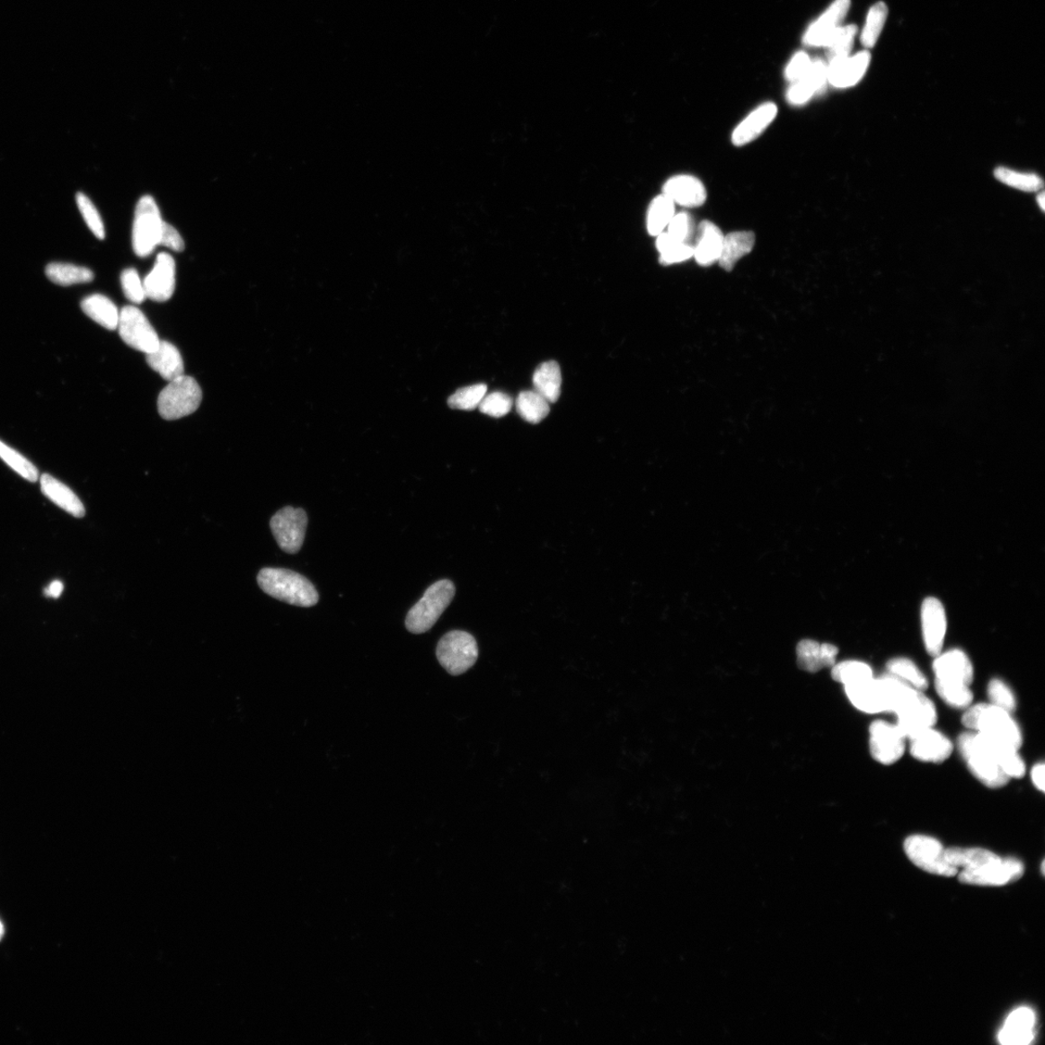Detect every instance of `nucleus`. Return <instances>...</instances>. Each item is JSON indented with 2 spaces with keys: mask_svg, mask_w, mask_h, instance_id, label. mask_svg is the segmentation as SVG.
Returning a JSON list of instances; mask_svg holds the SVG:
<instances>
[{
  "mask_svg": "<svg viewBox=\"0 0 1045 1045\" xmlns=\"http://www.w3.org/2000/svg\"><path fill=\"white\" fill-rule=\"evenodd\" d=\"M662 194L671 199L675 204L694 208L706 203L707 190L703 182L689 174H679L667 181Z\"/></svg>",
  "mask_w": 1045,
  "mask_h": 1045,
  "instance_id": "18",
  "label": "nucleus"
},
{
  "mask_svg": "<svg viewBox=\"0 0 1045 1045\" xmlns=\"http://www.w3.org/2000/svg\"><path fill=\"white\" fill-rule=\"evenodd\" d=\"M936 681L970 686L974 679V667L961 650H950L938 654L934 662Z\"/></svg>",
  "mask_w": 1045,
  "mask_h": 1045,
  "instance_id": "15",
  "label": "nucleus"
},
{
  "mask_svg": "<svg viewBox=\"0 0 1045 1045\" xmlns=\"http://www.w3.org/2000/svg\"><path fill=\"white\" fill-rule=\"evenodd\" d=\"M657 248L660 254V263L664 266L683 262L694 257V246L676 241L667 232L658 235Z\"/></svg>",
  "mask_w": 1045,
  "mask_h": 1045,
  "instance_id": "35",
  "label": "nucleus"
},
{
  "mask_svg": "<svg viewBox=\"0 0 1045 1045\" xmlns=\"http://www.w3.org/2000/svg\"><path fill=\"white\" fill-rule=\"evenodd\" d=\"M146 361L169 382L184 375V363L179 349L167 341H160L158 348L146 355Z\"/></svg>",
  "mask_w": 1045,
  "mask_h": 1045,
  "instance_id": "25",
  "label": "nucleus"
},
{
  "mask_svg": "<svg viewBox=\"0 0 1045 1045\" xmlns=\"http://www.w3.org/2000/svg\"><path fill=\"white\" fill-rule=\"evenodd\" d=\"M46 275L50 281L59 286L90 283L94 279L91 270L61 262L49 263L46 268Z\"/></svg>",
  "mask_w": 1045,
  "mask_h": 1045,
  "instance_id": "32",
  "label": "nucleus"
},
{
  "mask_svg": "<svg viewBox=\"0 0 1045 1045\" xmlns=\"http://www.w3.org/2000/svg\"><path fill=\"white\" fill-rule=\"evenodd\" d=\"M994 175L1002 183L1024 192H1037L1043 187L1041 176L1036 173H1021L999 167L994 172Z\"/></svg>",
  "mask_w": 1045,
  "mask_h": 1045,
  "instance_id": "38",
  "label": "nucleus"
},
{
  "mask_svg": "<svg viewBox=\"0 0 1045 1045\" xmlns=\"http://www.w3.org/2000/svg\"><path fill=\"white\" fill-rule=\"evenodd\" d=\"M123 293L128 300L136 305H141L146 298L144 281L134 269L125 270L120 277Z\"/></svg>",
  "mask_w": 1045,
  "mask_h": 1045,
  "instance_id": "48",
  "label": "nucleus"
},
{
  "mask_svg": "<svg viewBox=\"0 0 1045 1045\" xmlns=\"http://www.w3.org/2000/svg\"><path fill=\"white\" fill-rule=\"evenodd\" d=\"M516 409L520 417L530 423L543 421L550 412L549 402L536 392H523L516 400Z\"/></svg>",
  "mask_w": 1045,
  "mask_h": 1045,
  "instance_id": "34",
  "label": "nucleus"
},
{
  "mask_svg": "<svg viewBox=\"0 0 1045 1045\" xmlns=\"http://www.w3.org/2000/svg\"><path fill=\"white\" fill-rule=\"evenodd\" d=\"M1041 873H1042V875H1044V874H1045V872H1044V861H1043V862H1042V863H1041Z\"/></svg>",
  "mask_w": 1045,
  "mask_h": 1045,
  "instance_id": "56",
  "label": "nucleus"
},
{
  "mask_svg": "<svg viewBox=\"0 0 1045 1045\" xmlns=\"http://www.w3.org/2000/svg\"><path fill=\"white\" fill-rule=\"evenodd\" d=\"M753 232H733L724 235L721 258V267L726 271H731L737 262L748 255L755 245Z\"/></svg>",
  "mask_w": 1045,
  "mask_h": 1045,
  "instance_id": "28",
  "label": "nucleus"
},
{
  "mask_svg": "<svg viewBox=\"0 0 1045 1045\" xmlns=\"http://www.w3.org/2000/svg\"><path fill=\"white\" fill-rule=\"evenodd\" d=\"M42 493L55 505L66 510L67 513L74 516V518H82L85 514V509L82 500L73 491L57 480L52 475L43 474L40 478Z\"/></svg>",
  "mask_w": 1045,
  "mask_h": 1045,
  "instance_id": "26",
  "label": "nucleus"
},
{
  "mask_svg": "<svg viewBox=\"0 0 1045 1045\" xmlns=\"http://www.w3.org/2000/svg\"><path fill=\"white\" fill-rule=\"evenodd\" d=\"M935 689L940 698L954 709L970 707L974 695L970 686L936 681Z\"/></svg>",
  "mask_w": 1045,
  "mask_h": 1045,
  "instance_id": "41",
  "label": "nucleus"
},
{
  "mask_svg": "<svg viewBox=\"0 0 1045 1045\" xmlns=\"http://www.w3.org/2000/svg\"><path fill=\"white\" fill-rule=\"evenodd\" d=\"M159 245L168 247L175 252H182L185 248L181 234L165 221L163 223Z\"/></svg>",
  "mask_w": 1045,
  "mask_h": 1045,
  "instance_id": "51",
  "label": "nucleus"
},
{
  "mask_svg": "<svg viewBox=\"0 0 1045 1045\" xmlns=\"http://www.w3.org/2000/svg\"><path fill=\"white\" fill-rule=\"evenodd\" d=\"M533 384L535 392L544 396L549 403H556L561 395L562 373L556 361H547L536 368Z\"/></svg>",
  "mask_w": 1045,
  "mask_h": 1045,
  "instance_id": "30",
  "label": "nucleus"
},
{
  "mask_svg": "<svg viewBox=\"0 0 1045 1045\" xmlns=\"http://www.w3.org/2000/svg\"><path fill=\"white\" fill-rule=\"evenodd\" d=\"M888 7L883 2L874 4L868 12L866 22L861 35L862 44L865 48L876 45L881 32L884 29L888 18Z\"/></svg>",
  "mask_w": 1045,
  "mask_h": 1045,
  "instance_id": "40",
  "label": "nucleus"
},
{
  "mask_svg": "<svg viewBox=\"0 0 1045 1045\" xmlns=\"http://www.w3.org/2000/svg\"><path fill=\"white\" fill-rule=\"evenodd\" d=\"M962 724L973 731L1019 750L1023 742L1021 727L1012 713L994 704H971L962 716Z\"/></svg>",
  "mask_w": 1045,
  "mask_h": 1045,
  "instance_id": "1",
  "label": "nucleus"
},
{
  "mask_svg": "<svg viewBox=\"0 0 1045 1045\" xmlns=\"http://www.w3.org/2000/svg\"><path fill=\"white\" fill-rule=\"evenodd\" d=\"M201 399L203 394L199 384L192 376L184 374L162 390L158 397V412L164 420H180L195 412Z\"/></svg>",
  "mask_w": 1045,
  "mask_h": 1045,
  "instance_id": "5",
  "label": "nucleus"
},
{
  "mask_svg": "<svg viewBox=\"0 0 1045 1045\" xmlns=\"http://www.w3.org/2000/svg\"><path fill=\"white\" fill-rule=\"evenodd\" d=\"M512 398L503 393L496 392L485 395L480 406L481 412L492 418L505 417L512 409Z\"/></svg>",
  "mask_w": 1045,
  "mask_h": 1045,
  "instance_id": "46",
  "label": "nucleus"
},
{
  "mask_svg": "<svg viewBox=\"0 0 1045 1045\" xmlns=\"http://www.w3.org/2000/svg\"><path fill=\"white\" fill-rule=\"evenodd\" d=\"M776 115L777 107L771 102L765 103L754 110L734 130L732 134L733 145L744 146L757 140L769 128Z\"/></svg>",
  "mask_w": 1045,
  "mask_h": 1045,
  "instance_id": "21",
  "label": "nucleus"
},
{
  "mask_svg": "<svg viewBox=\"0 0 1045 1045\" xmlns=\"http://www.w3.org/2000/svg\"><path fill=\"white\" fill-rule=\"evenodd\" d=\"M991 704L1013 713L1016 710L1015 695L1010 686L1000 678H992L987 686Z\"/></svg>",
  "mask_w": 1045,
  "mask_h": 1045,
  "instance_id": "44",
  "label": "nucleus"
},
{
  "mask_svg": "<svg viewBox=\"0 0 1045 1045\" xmlns=\"http://www.w3.org/2000/svg\"><path fill=\"white\" fill-rule=\"evenodd\" d=\"M811 62L807 54L802 52L798 53L792 58L786 68V79L793 84L801 80L810 70Z\"/></svg>",
  "mask_w": 1045,
  "mask_h": 1045,
  "instance_id": "50",
  "label": "nucleus"
},
{
  "mask_svg": "<svg viewBox=\"0 0 1045 1045\" xmlns=\"http://www.w3.org/2000/svg\"><path fill=\"white\" fill-rule=\"evenodd\" d=\"M308 518L302 509L286 507L270 520L277 545L288 553H297L304 545Z\"/></svg>",
  "mask_w": 1045,
  "mask_h": 1045,
  "instance_id": "11",
  "label": "nucleus"
},
{
  "mask_svg": "<svg viewBox=\"0 0 1045 1045\" xmlns=\"http://www.w3.org/2000/svg\"><path fill=\"white\" fill-rule=\"evenodd\" d=\"M837 653L838 649L832 644L802 640L797 646L798 665L804 671L819 672L836 664Z\"/></svg>",
  "mask_w": 1045,
  "mask_h": 1045,
  "instance_id": "23",
  "label": "nucleus"
},
{
  "mask_svg": "<svg viewBox=\"0 0 1045 1045\" xmlns=\"http://www.w3.org/2000/svg\"><path fill=\"white\" fill-rule=\"evenodd\" d=\"M263 593L299 607H312L319 602L316 588L305 576L285 569H263L258 575Z\"/></svg>",
  "mask_w": 1045,
  "mask_h": 1045,
  "instance_id": "2",
  "label": "nucleus"
},
{
  "mask_svg": "<svg viewBox=\"0 0 1045 1045\" xmlns=\"http://www.w3.org/2000/svg\"><path fill=\"white\" fill-rule=\"evenodd\" d=\"M923 637L926 651L937 657L942 652L947 633V615L941 601L927 598L922 606Z\"/></svg>",
  "mask_w": 1045,
  "mask_h": 1045,
  "instance_id": "14",
  "label": "nucleus"
},
{
  "mask_svg": "<svg viewBox=\"0 0 1045 1045\" xmlns=\"http://www.w3.org/2000/svg\"><path fill=\"white\" fill-rule=\"evenodd\" d=\"M943 857H945L947 863L956 870H960V868L974 870V868L984 866L1000 858L996 854L983 848L960 847L945 849Z\"/></svg>",
  "mask_w": 1045,
  "mask_h": 1045,
  "instance_id": "31",
  "label": "nucleus"
},
{
  "mask_svg": "<svg viewBox=\"0 0 1045 1045\" xmlns=\"http://www.w3.org/2000/svg\"><path fill=\"white\" fill-rule=\"evenodd\" d=\"M667 229L676 241L683 244H689L696 232L695 220L687 212L675 214Z\"/></svg>",
  "mask_w": 1045,
  "mask_h": 1045,
  "instance_id": "47",
  "label": "nucleus"
},
{
  "mask_svg": "<svg viewBox=\"0 0 1045 1045\" xmlns=\"http://www.w3.org/2000/svg\"><path fill=\"white\" fill-rule=\"evenodd\" d=\"M909 739L912 757L925 763L945 762L953 750L951 739L934 727L925 729Z\"/></svg>",
  "mask_w": 1045,
  "mask_h": 1045,
  "instance_id": "16",
  "label": "nucleus"
},
{
  "mask_svg": "<svg viewBox=\"0 0 1045 1045\" xmlns=\"http://www.w3.org/2000/svg\"><path fill=\"white\" fill-rule=\"evenodd\" d=\"M1044 775H1045V766L1043 763H1039V764L1035 765L1033 766V769H1032V771H1031L1032 783H1033L1035 787L1041 792H1044V789H1045Z\"/></svg>",
  "mask_w": 1045,
  "mask_h": 1045,
  "instance_id": "52",
  "label": "nucleus"
},
{
  "mask_svg": "<svg viewBox=\"0 0 1045 1045\" xmlns=\"http://www.w3.org/2000/svg\"><path fill=\"white\" fill-rule=\"evenodd\" d=\"M75 199L88 228L97 238L104 239L106 235L104 223L93 201L83 193H78Z\"/></svg>",
  "mask_w": 1045,
  "mask_h": 1045,
  "instance_id": "45",
  "label": "nucleus"
},
{
  "mask_svg": "<svg viewBox=\"0 0 1045 1045\" xmlns=\"http://www.w3.org/2000/svg\"><path fill=\"white\" fill-rule=\"evenodd\" d=\"M857 32L858 28L855 24L839 27L837 30L826 45L828 63H833L849 57L855 36Z\"/></svg>",
  "mask_w": 1045,
  "mask_h": 1045,
  "instance_id": "39",
  "label": "nucleus"
},
{
  "mask_svg": "<svg viewBox=\"0 0 1045 1045\" xmlns=\"http://www.w3.org/2000/svg\"><path fill=\"white\" fill-rule=\"evenodd\" d=\"M146 298L157 302L169 300L175 288V261L168 253L157 256L155 268L144 280Z\"/></svg>",
  "mask_w": 1045,
  "mask_h": 1045,
  "instance_id": "17",
  "label": "nucleus"
},
{
  "mask_svg": "<svg viewBox=\"0 0 1045 1045\" xmlns=\"http://www.w3.org/2000/svg\"><path fill=\"white\" fill-rule=\"evenodd\" d=\"M871 60V54L863 50L852 58L828 63V82L837 88L857 84L870 66Z\"/></svg>",
  "mask_w": 1045,
  "mask_h": 1045,
  "instance_id": "20",
  "label": "nucleus"
},
{
  "mask_svg": "<svg viewBox=\"0 0 1045 1045\" xmlns=\"http://www.w3.org/2000/svg\"><path fill=\"white\" fill-rule=\"evenodd\" d=\"M897 725L906 739L934 727L938 715L935 704L923 691L914 689L895 712Z\"/></svg>",
  "mask_w": 1045,
  "mask_h": 1045,
  "instance_id": "9",
  "label": "nucleus"
},
{
  "mask_svg": "<svg viewBox=\"0 0 1045 1045\" xmlns=\"http://www.w3.org/2000/svg\"><path fill=\"white\" fill-rule=\"evenodd\" d=\"M4 934V928L2 922H0V940H2Z\"/></svg>",
  "mask_w": 1045,
  "mask_h": 1045,
  "instance_id": "55",
  "label": "nucleus"
},
{
  "mask_svg": "<svg viewBox=\"0 0 1045 1045\" xmlns=\"http://www.w3.org/2000/svg\"><path fill=\"white\" fill-rule=\"evenodd\" d=\"M834 681L845 686L868 681L873 678L872 667L857 660L843 661L833 666Z\"/></svg>",
  "mask_w": 1045,
  "mask_h": 1045,
  "instance_id": "37",
  "label": "nucleus"
},
{
  "mask_svg": "<svg viewBox=\"0 0 1045 1045\" xmlns=\"http://www.w3.org/2000/svg\"><path fill=\"white\" fill-rule=\"evenodd\" d=\"M82 310L88 317L109 331L118 329L120 311L113 302L103 295H93L82 301Z\"/></svg>",
  "mask_w": 1045,
  "mask_h": 1045,
  "instance_id": "29",
  "label": "nucleus"
},
{
  "mask_svg": "<svg viewBox=\"0 0 1045 1045\" xmlns=\"http://www.w3.org/2000/svg\"><path fill=\"white\" fill-rule=\"evenodd\" d=\"M456 593V586L449 580H440L428 588L422 598L408 613V631L413 634L430 631L449 607Z\"/></svg>",
  "mask_w": 1045,
  "mask_h": 1045,
  "instance_id": "4",
  "label": "nucleus"
},
{
  "mask_svg": "<svg viewBox=\"0 0 1045 1045\" xmlns=\"http://www.w3.org/2000/svg\"><path fill=\"white\" fill-rule=\"evenodd\" d=\"M906 737L897 724L876 721L870 726V750L872 758L890 766L899 761L905 752Z\"/></svg>",
  "mask_w": 1045,
  "mask_h": 1045,
  "instance_id": "13",
  "label": "nucleus"
},
{
  "mask_svg": "<svg viewBox=\"0 0 1045 1045\" xmlns=\"http://www.w3.org/2000/svg\"><path fill=\"white\" fill-rule=\"evenodd\" d=\"M0 458L13 470L31 483H36L40 473L35 465L20 453L0 440Z\"/></svg>",
  "mask_w": 1045,
  "mask_h": 1045,
  "instance_id": "42",
  "label": "nucleus"
},
{
  "mask_svg": "<svg viewBox=\"0 0 1045 1045\" xmlns=\"http://www.w3.org/2000/svg\"><path fill=\"white\" fill-rule=\"evenodd\" d=\"M1036 1015L1029 1008L1013 1012L1000 1031L998 1040L1004 1045H1026L1034 1040Z\"/></svg>",
  "mask_w": 1045,
  "mask_h": 1045,
  "instance_id": "22",
  "label": "nucleus"
},
{
  "mask_svg": "<svg viewBox=\"0 0 1045 1045\" xmlns=\"http://www.w3.org/2000/svg\"><path fill=\"white\" fill-rule=\"evenodd\" d=\"M1038 201H1039V204L1041 206V208L1043 210L1044 209V194L1043 193H1041V195L1038 197Z\"/></svg>",
  "mask_w": 1045,
  "mask_h": 1045,
  "instance_id": "54",
  "label": "nucleus"
},
{
  "mask_svg": "<svg viewBox=\"0 0 1045 1045\" xmlns=\"http://www.w3.org/2000/svg\"><path fill=\"white\" fill-rule=\"evenodd\" d=\"M63 591V584L60 581H54L45 590V595L49 598H58Z\"/></svg>",
  "mask_w": 1045,
  "mask_h": 1045,
  "instance_id": "53",
  "label": "nucleus"
},
{
  "mask_svg": "<svg viewBox=\"0 0 1045 1045\" xmlns=\"http://www.w3.org/2000/svg\"><path fill=\"white\" fill-rule=\"evenodd\" d=\"M724 235L714 223L704 220L699 224L694 257L702 267H710L719 261Z\"/></svg>",
  "mask_w": 1045,
  "mask_h": 1045,
  "instance_id": "24",
  "label": "nucleus"
},
{
  "mask_svg": "<svg viewBox=\"0 0 1045 1045\" xmlns=\"http://www.w3.org/2000/svg\"><path fill=\"white\" fill-rule=\"evenodd\" d=\"M437 658L453 676L467 672L477 660L478 647L474 637L465 632L452 631L439 640Z\"/></svg>",
  "mask_w": 1045,
  "mask_h": 1045,
  "instance_id": "7",
  "label": "nucleus"
},
{
  "mask_svg": "<svg viewBox=\"0 0 1045 1045\" xmlns=\"http://www.w3.org/2000/svg\"><path fill=\"white\" fill-rule=\"evenodd\" d=\"M118 329L126 344L146 355L155 351L161 341L145 314L134 306H126L120 312Z\"/></svg>",
  "mask_w": 1045,
  "mask_h": 1045,
  "instance_id": "10",
  "label": "nucleus"
},
{
  "mask_svg": "<svg viewBox=\"0 0 1045 1045\" xmlns=\"http://www.w3.org/2000/svg\"><path fill=\"white\" fill-rule=\"evenodd\" d=\"M164 221L155 199L144 196L135 210L132 243L137 256L147 257L159 245Z\"/></svg>",
  "mask_w": 1045,
  "mask_h": 1045,
  "instance_id": "6",
  "label": "nucleus"
},
{
  "mask_svg": "<svg viewBox=\"0 0 1045 1045\" xmlns=\"http://www.w3.org/2000/svg\"><path fill=\"white\" fill-rule=\"evenodd\" d=\"M958 748L969 771L990 789H998L1010 783L1011 778L1001 769L987 739L977 732L962 733Z\"/></svg>",
  "mask_w": 1045,
  "mask_h": 1045,
  "instance_id": "3",
  "label": "nucleus"
},
{
  "mask_svg": "<svg viewBox=\"0 0 1045 1045\" xmlns=\"http://www.w3.org/2000/svg\"><path fill=\"white\" fill-rule=\"evenodd\" d=\"M846 694L853 706L859 711L875 714L884 713L882 697L877 678L845 686Z\"/></svg>",
  "mask_w": 1045,
  "mask_h": 1045,
  "instance_id": "27",
  "label": "nucleus"
},
{
  "mask_svg": "<svg viewBox=\"0 0 1045 1045\" xmlns=\"http://www.w3.org/2000/svg\"><path fill=\"white\" fill-rule=\"evenodd\" d=\"M850 5V0H836L824 14L812 23L804 36V43L813 47H826L830 37L847 15Z\"/></svg>",
  "mask_w": 1045,
  "mask_h": 1045,
  "instance_id": "19",
  "label": "nucleus"
},
{
  "mask_svg": "<svg viewBox=\"0 0 1045 1045\" xmlns=\"http://www.w3.org/2000/svg\"><path fill=\"white\" fill-rule=\"evenodd\" d=\"M887 669L889 674L897 677L917 690L924 691L928 686L926 677L909 659H893L888 662Z\"/></svg>",
  "mask_w": 1045,
  "mask_h": 1045,
  "instance_id": "36",
  "label": "nucleus"
},
{
  "mask_svg": "<svg viewBox=\"0 0 1045 1045\" xmlns=\"http://www.w3.org/2000/svg\"><path fill=\"white\" fill-rule=\"evenodd\" d=\"M675 217L674 201L660 195L651 201L648 210L647 228L651 235L658 236L662 234Z\"/></svg>",
  "mask_w": 1045,
  "mask_h": 1045,
  "instance_id": "33",
  "label": "nucleus"
},
{
  "mask_svg": "<svg viewBox=\"0 0 1045 1045\" xmlns=\"http://www.w3.org/2000/svg\"><path fill=\"white\" fill-rule=\"evenodd\" d=\"M1024 874L1023 863L1014 858H999L974 870H962L959 880L967 885L1001 887L1015 882Z\"/></svg>",
  "mask_w": 1045,
  "mask_h": 1045,
  "instance_id": "12",
  "label": "nucleus"
},
{
  "mask_svg": "<svg viewBox=\"0 0 1045 1045\" xmlns=\"http://www.w3.org/2000/svg\"><path fill=\"white\" fill-rule=\"evenodd\" d=\"M817 91L812 83L805 77L794 83L787 93L788 102L794 106L803 105L815 95Z\"/></svg>",
  "mask_w": 1045,
  "mask_h": 1045,
  "instance_id": "49",
  "label": "nucleus"
},
{
  "mask_svg": "<svg viewBox=\"0 0 1045 1045\" xmlns=\"http://www.w3.org/2000/svg\"><path fill=\"white\" fill-rule=\"evenodd\" d=\"M904 851L909 860L922 871L943 877H953L959 870L947 863L942 843L931 837L915 835L904 842Z\"/></svg>",
  "mask_w": 1045,
  "mask_h": 1045,
  "instance_id": "8",
  "label": "nucleus"
},
{
  "mask_svg": "<svg viewBox=\"0 0 1045 1045\" xmlns=\"http://www.w3.org/2000/svg\"><path fill=\"white\" fill-rule=\"evenodd\" d=\"M487 394V385L477 384L463 387L448 399V406L452 409L473 411L480 406Z\"/></svg>",
  "mask_w": 1045,
  "mask_h": 1045,
  "instance_id": "43",
  "label": "nucleus"
}]
</instances>
